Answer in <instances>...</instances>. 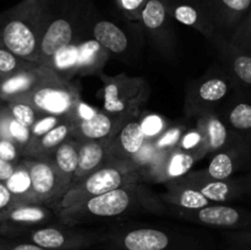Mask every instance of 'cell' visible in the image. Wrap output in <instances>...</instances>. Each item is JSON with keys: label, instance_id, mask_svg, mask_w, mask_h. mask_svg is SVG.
Wrapping results in <instances>:
<instances>
[{"label": "cell", "instance_id": "1", "mask_svg": "<svg viewBox=\"0 0 251 250\" xmlns=\"http://www.w3.org/2000/svg\"><path fill=\"white\" fill-rule=\"evenodd\" d=\"M164 212H167L166 203L161 196H157L139 183L122 186L55 211L58 220L71 227L98 221L120 220L145 213L161 215Z\"/></svg>", "mask_w": 251, "mask_h": 250}, {"label": "cell", "instance_id": "2", "mask_svg": "<svg viewBox=\"0 0 251 250\" xmlns=\"http://www.w3.org/2000/svg\"><path fill=\"white\" fill-rule=\"evenodd\" d=\"M54 4L55 0H22L2 12L0 44L20 58L38 64L39 44Z\"/></svg>", "mask_w": 251, "mask_h": 250}, {"label": "cell", "instance_id": "3", "mask_svg": "<svg viewBox=\"0 0 251 250\" xmlns=\"http://www.w3.org/2000/svg\"><path fill=\"white\" fill-rule=\"evenodd\" d=\"M105 250H216L205 235L154 225H119L105 232Z\"/></svg>", "mask_w": 251, "mask_h": 250}, {"label": "cell", "instance_id": "4", "mask_svg": "<svg viewBox=\"0 0 251 250\" xmlns=\"http://www.w3.org/2000/svg\"><path fill=\"white\" fill-rule=\"evenodd\" d=\"M91 0H55L50 20L39 44L38 64L47 66L59 50L91 38Z\"/></svg>", "mask_w": 251, "mask_h": 250}, {"label": "cell", "instance_id": "5", "mask_svg": "<svg viewBox=\"0 0 251 250\" xmlns=\"http://www.w3.org/2000/svg\"><path fill=\"white\" fill-rule=\"evenodd\" d=\"M20 100L28 102L41 115H55L70 123L76 120L82 103L77 85L46 66H42L41 78L33 90Z\"/></svg>", "mask_w": 251, "mask_h": 250}, {"label": "cell", "instance_id": "6", "mask_svg": "<svg viewBox=\"0 0 251 250\" xmlns=\"http://www.w3.org/2000/svg\"><path fill=\"white\" fill-rule=\"evenodd\" d=\"M139 178L140 171L134 163L113 159L82 180L74 183L60 201L54 206V211L69 207L129 184L139 183Z\"/></svg>", "mask_w": 251, "mask_h": 250}, {"label": "cell", "instance_id": "7", "mask_svg": "<svg viewBox=\"0 0 251 250\" xmlns=\"http://www.w3.org/2000/svg\"><path fill=\"white\" fill-rule=\"evenodd\" d=\"M103 82V110L117 119H136L150 96V87L141 77L119 74L108 76L100 74Z\"/></svg>", "mask_w": 251, "mask_h": 250}, {"label": "cell", "instance_id": "8", "mask_svg": "<svg viewBox=\"0 0 251 250\" xmlns=\"http://www.w3.org/2000/svg\"><path fill=\"white\" fill-rule=\"evenodd\" d=\"M48 250H86L104 243L105 232L77 229L66 225H42L24 230L15 237Z\"/></svg>", "mask_w": 251, "mask_h": 250}, {"label": "cell", "instance_id": "9", "mask_svg": "<svg viewBox=\"0 0 251 250\" xmlns=\"http://www.w3.org/2000/svg\"><path fill=\"white\" fill-rule=\"evenodd\" d=\"M234 92V85L225 70L201 77L188 88L185 96V113L196 117L207 112H218L225 100Z\"/></svg>", "mask_w": 251, "mask_h": 250}, {"label": "cell", "instance_id": "10", "mask_svg": "<svg viewBox=\"0 0 251 250\" xmlns=\"http://www.w3.org/2000/svg\"><path fill=\"white\" fill-rule=\"evenodd\" d=\"M22 161L31 175L32 190L36 201L53 208L73 185V179L60 172L50 158L24 157Z\"/></svg>", "mask_w": 251, "mask_h": 250}, {"label": "cell", "instance_id": "11", "mask_svg": "<svg viewBox=\"0 0 251 250\" xmlns=\"http://www.w3.org/2000/svg\"><path fill=\"white\" fill-rule=\"evenodd\" d=\"M139 24L162 55L169 58L176 53V33L168 0H147Z\"/></svg>", "mask_w": 251, "mask_h": 250}, {"label": "cell", "instance_id": "12", "mask_svg": "<svg viewBox=\"0 0 251 250\" xmlns=\"http://www.w3.org/2000/svg\"><path fill=\"white\" fill-rule=\"evenodd\" d=\"M174 216L188 222L220 228L223 230H239L251 228V211L234 206L211 203L196 210L176 208Z\"/></svg>", "mask_w": 251, "mask_h": 250}, {"label": "cell", "instance_id": "13", "mask_svg": "<svg viewBox=\"0 0 251 250\" xmlns=\"http://www.w3.org/2000/svg\"><path fill=\"white\" fill-rule=\"evenodd\" d=\"M90 34L107 50L110 56L129 61L136 55V37L132 32L123 28L112 20L98 16L93 11L90 25Z\"/></svg>", "mask_w": 251, "mask_h": 250}, {"label": "cell", "instance_id": "14", "mask_svg": "<svg viewBox=\"0 0 251 250\" xmlns=\"http://www.w3.org/2000/svg\"><path fill=\"white\" fill-rule=\"evenodd\" d=\"M54 215L55 211L43 203H15L0 217V235L12 238L24 230L47 225Z\"/></svg>", "mask_w": 251, "mask_h": 250}, {"label": "cell", "instance_id": "15", "mask_svg": "<svg viewBox=\"0 0 251 250\" xmlns=\"http://www.w3.org/2000/svg\"><path fill=\"white\" fill-rule=\"evenodd\" d=\"M125 123L126 122L112 117L104 110L100 112L93 109L82 102L77 118L73 123L71 137L76 140H108L113 137Z\"/></svg>", "mask_w": 251, "mask_h": 250}, {"label": "cell", "instance_id": "16", "mask_svg": "<svg viewBox=\"0 0 251 250\" xmlns=\"http://www.w3.org/2000/svg\"><path fill=\"white\" fill-rule=\"evenodd\" d=\"M212 46L218 53L223 70L234 85V91L251 95V54L234 48L225 36L213 39Z\"/></svg>", "mask_w": 251, "mask_h": 250}, {"label": "cell", "instance_id": "17", "mask_svg": "<svg viewBox=\"0 0 251 250\" xmlns=\"http://www.w3.org/2000/svg\"><path fill=\"white\" fill-rule=\"evenodd\" d=\"M176 181L196 189L213 203L230 202V201L238 200L242 196L247 195L243 178H229L225 179V180H218V179L210 178L201 171H199L188 173L183 178L176 179Z\"/></svg>", "mask_w": 251, "mask_h": 250}, {"label": "cell", "instance_id": "18", "mask_svg": "<svg viewBox=\"0 0 251 250\" xmlns=\"http://www.w3.org/2000/svg\"><path fill=\"white\" fill-rule=\"evenodd\" d=\"M168 7L174 21L196 29L210 42L222 36L201 0H168Z\"/></svg>", "mask_w": 251, "mask_h": 250}, {"label": "cell", "instance_id": "19", "mask_svg": "<svg viewBox=\"0 0 251 250\" xmlns=\"http://www.w3.org/2000/svg\"><path fill=\"white\" fill-rule=\"evenodd\" d=\"M205 156L202 152H188L176 147L164 152L161 159L146 174L158 183L176 180L185 176L195 162Z\"/></svg>", "mask_w": 251, "mask_h": 250}, {"label": "cell", "instance_id": "20", "mask_svg": "<svg viewBox=\"0 0 251 250\" xmlns=\"http://www.w3.org/2000/svg\"><path fill=\"white\" fill-rule=\"evenodd\" d=\"M213 25L227 38L251 10V0H201Z\"/></svg>", "mask_w": 251, "mask_h": 250}, {"label": "cell", "instance_id": "21", "mask_svg": "<svg viewBox=\"0 0 251 250\" xmlns=\"http://www.w3.org/2000/svg\"><path fill=\"white\" fill-rule=\"evenodd\" d=\"M196 127L202 134L207 153L217 152L220 150L226 149L229 145L244 140L243 135L230 131L223 118L221 117V114H218V112H207L199 115Z\"/></svg>", "mask_w": 251, "mask_h": 250}, {"label": "cell", "instance_id": "22", "mask_svg": "<svg viewBox=\"0 0 251 250\" xmlns=\"http://www.w3.org/2000/svg\"><path fill=\"white\" fill-rule=\"evenodd\" d=\"M113 159L110 139L78 140V166L74 174L73 184L82 180Z\"/></svg>", "mask_w": 251, "mask_h": 250}, {"label": "cell", "instance_id": "23", "mask_svg": "<svg viewBox=\"0 0 251 250\" xmlns=\"http://www.w3.org/2000/svg\"><path fill=\"white\" fill-rule=\"evenodd\" d=\"M110 141L113 158L132 163L134 157L146 144L147 137L142 130L140 120L131 119L120 126L113 137H110Z\"/></svg>", "mask_w": 251, "mask_h": 250}, {"label": "cell", "instance_id": "24", "mask_svg": "<svg viewBox=\"0 0 251 250\" xmlns=\"http://www.w3.org/2000/svg\"><path fill=\"white\" fill-rule=\"evenodd\" d=\"M109 58L110 55L107 50L92 37L75 44V59L71 70V77L76 75H100Z\"/></svg>", "mask_w": 251, "mask_h": 250}, {"label": "cell", "instance_id": "25", "mask_svg": "<svg viewBox=\"0 0 251 250\" xmlns=\"http://www.w3.org/2000/svg\"><path fill=\"white\" fill-rule=\"evenodd\" d=\"M221 117L232 131L239 135L251 132V95L233 92L227 104L221 108Z\"/></svg>", "mask_w": 251, "mask_h": 250}, {"label": "cell", "instance_id": "26", "mask_svg": "<svg viewBox=\"0 0 251 250\" xmlns=\"http://www.w3.org/2000/svg\"><path fill=\"white\" fill-rule=\"evenodd\" d=\"M42 75V66L19 71L0 78V102L20 100L33 90Z\"/></svg>", "mask_w": 251, "mask_h": 250}, {"label": "cell", "instance_id": "27", "mask_svg": "<svg viewBox=\"0 0 251 250\" xmlns=\"http://www.w3.org/2000/svg\"><path fill=\"white\" fill-rule=\"evenodd\" d=\"M73 123L63 122L37 139L31 140L28 146L22 152V157L27 158H50L54 152L64 141L71 137Z\"/></svg>", "mask_w": 251, "mask_h": 250}, {"label": "cell", "instance_id": "28", "mask_svg": "<svg viewBox=\"0 0 251 250\" xmlns=\"http://www.w3.org/2000/svg\"><path fill=\"white\" fill-rule=\"evenodd\" d=\"M166 186L167 193L161 196L163 202L176 206L181 210H196L213 203L199 190L184 185L176 180L168 181L166 183Z\"/></svg>", "mask_w": 251, "mask_h": 250}, {"label": "cell", "instance_id": "29", "mask_svg": "<svg viewBox=\"0 0 251 250\" xmlns=\"http://www.w3.org/2000/svg\"><path fill=\"white\" fill-rule=\"evenodd\" d=\"M0 137L11 140L20 147L21 152L25 151L32 139L31 129L20 124L10 114L5 104L0 107Z\"/></svg>", "mask_w": 251, "mask_h": 250}, {"label": "cell", "instance_id": "30", "mask_svg": "<svg viewBox=\"0 0 251 250\" xmlns=\"http://www.w3.org/2000/svg\"><path fill=\"white\" fill-rule=\"evenodd\" d=\"M5 185L10 190L15 199V203L34 202L38 203L34 199L33 190H32V181L29 172L27 169L24 161H20L15 169L14 174L5 181Z\"/></svg>", "mask_w": 251, "mask_h": 250}, {"label": "cell", "instance_id": "31", "mask_svg": "<svg viewBox=\"0 0 251 250\" xmlns=\"http://www.w3.org/2000/svg\"><path fill=\"white\" fill-rule=\"evenodd\" d=\"M50 159L60 172L73 179L78 166V140L69 137L58 147Z\"/></svg>", "mask_w": 251, "mask_h": 250}, {"label": "cell", "instance_id": "32", "mask_svg": "<svg viewBox=\"0 0 251 250\" xmlns=\"http://www.w3.org/2000/svg\"><path fill=\"white\" fill-rule=\"evenodd\" d=\"M36 66H38V64L31 63V61L20 58L16 54H14L11 50L0 44V75L1 76L11 75V74L28 70V69L36 68Z\"/></svg>", "mask_w": 251, "mask_h": 250}, {"label": "cell", "instance_id": "33", "mask_svg": "<svg viewBox=\"0 0 251 250\" xmlns=\"http://www.w3.org/2000/svg\"><path fill=\"white\" fill-rule=\"evenodd\" d=\"M227 39L234 48L251 54V10L240 21L237 28L227 37Z\"/></svg>", "mask_w": 251, "mask_h": 250}, {"label": "cell", "instance_id": "34", "mask_svg": "<svg viewBox=\"0 0 251 250\" xmlns=\"http://www.w3.org/2000/svg\"><path fill=\"white\" fill-rule=\"evenodd\" d=\"M6 109L9 110L10 114L25 126L31 129L32 125L36 123V120L39 118V113L29 104L28 102L24 100H11V102L4 103Z\"/></svg>", "mask_w": 251, "mask_h": 250}, {"label": "cell", "instance_id": "35", "mask_svg": "<svg viewBox=\"0 0 251 250\" xmlns=\"http://www.w3.org/2000/svg\"><path fill=\"white\" fill-rule=\"evenodd\" d=\"M221 250H251V228L223 230Z\"/></svg>", "mask_w": 251, "mask_h": 250}, {"label": "cell", "instance_id": "36", "mask_svg": "<svg viewBox=\"0 0 251 250\" xmlns=\"http://www.w3.org/2000/svg\"><path fill=\"white\" fill-rule=\"evenodd\" d=\"M183 126L167 127L158 137L152 140L154 146L161 151H169L179 146L181 137H183Z\"/></svg>", "mask_w": 251, "mask_h": 250}, {"label": "cell", "instance_id": "37", "mask_svg": "<svg viewBox=\"0 0 251 250\" xmlns=\"http://www.w3.org/2000/svg\"><path fill=\"white\" fill-rule=\"evenodd\" d=\"M178 147L188 152H202L203 154H208L206 151L202 134L198 127L190 130V131H186L181 137Z\"/></svg>", "mask_w": 251, "mask_h": 250}, {"label": "cell", "instance_id": "38", "mask_svg": "<svg viewBox=\"0 0 251 250\" xmlns=\"http://www.w3.org/2000/svg\"><path fill=\"white\" fill-rule=\"evenodd\" d=\"M142 130L146 135L147 140H153L158 137L167 129L166 120L158 114H149L140 120Z\"/></svg>", "mask_w": 251, "mask_h": 250}, {"label": "cell", "instance_id": "39", "mask_svg": "<svg viewBox=\"0 0 251 250\" xmlns=\"http://www.w3.org/2000/svg\"><path fill=\"white\" fill-rule=\"evenodd\" d=\"M147 0H115L119 11L132 22H140L141 12Z\"/></svg>", "mask_w": 251, "mask_h": 250}, {"label": "cell", "instance_id": "40", "mask_svg": "<svg viewBox=\"0 0 251 250\" xmlns=\"http://www.w3.org/2000/svg\"><path fill=\"white\" fill-rule=\"evenodd\" d=\"M63 122H66V120L61 119V118L59 117H55V115H39L38 119L36 120V123H34L31 127V140L37 139V137L42 136V135H44L46 132L50 131L51 129L58 126V125L61 124Z\"/></svg>", "mask_w": 251, "mask_h": 250}, {"label": "cell", "instance_id": "41", "mask_svg": "<svg viewBox=\"0 0 251 250\" xmlns=\"http://www.w3.org/2000/svg\"><path fill=\"white\" fill-rule=\"evenodd\" d=\"M22 157V152L20 147L11 140L0 137V158L5 159L11 163H20Z\"/></svg>", "mask_w": 251, "mask_h": 250}, {"label": "cell", "instance_id": "42", "mask_svg": "<svg viewBox=\"0 0 251 250\" xmlns=\"http://www.w3.org/2000/svg\"><path fill=\"white\" fill-rule=\"evenodd\" d=\"M0 250H48L34 243L17 238H6L0 235Z\"/></svg>", "mask_w": 251, "mask_h": 250}, {"label": "cell", "instance_id": "43", "mask_svg": "<svg viewBox=\"0 0 251 250\" xmlns=\"http://www.w3.org/2000/svg\"><path fill=\"white\" fill-rule=\"evenodd\" d=\"M15 205V199L5 183L0 181V217Z\"/></svg>", "mask_w": 251, "mask_h": 250}, {"label": "cell", "instance_id": "44", "mask_svg": "<svg viewBox=\"0 0 251 250\" xmlns=\"http://www.w3.org/2000/svg\"><path fill=\"white\" fill-rule=\"evenodd\" d=\"M17 164L11 163V162H7L5 161V159L0 158V181H1V183H5V181H6L7 179L14 174Z\"/></svg>", "mask_w": 251, "mask_h": 250}, {"label": "cell", "instance_id": "45", "mask_svg": "<svg viewBox=\"0 0 251 250\" xmlns=\"http://www.w3.org/2000/svg\"><path fill=\"white\" fill-rule=\"evenodd\" d=\"M243 180H244L245 184V190H247V195H251V169L249 173L245 176H243Z\"/></svg>", "mask_w": 251, "mask_h": 250}, {"label": "cell", "instance_id": "46", "mask_svg": "<svg viewBox=\"0 0 251 250\" xmlns=\"http://www.w3.org/2000/svg\"><path fill=\"white\" fill-rule=\"evenodd\" d=\"M244 139H245V141H247L248 144H249L251 146V132H249V134H247V135H244Z\"/></svg>", "mask_w": 251, "mask_h": 250}, {"label": "cell", "instance_id": "47", "mask_svg": "<svg viewBox=\"0 0 251 250\" xmlns=\"http://www.w3.org/2000/svg\"><path fill=\"white\" fill-rule=\"evenodd\" d=\"M2 19H4V16H2V12H0V37H1V28H2Z\"/></svg>", "mask_w": 251, "mask_h": 250}, {"label": "cell", "instance_id": "48", "mask_svg": "<svg viewBox=\"0 0 251 250\" xmlns=\"http://www.w3.org/2000/svg\"><path fill=\"white\" fill-rule=\"evenodd\" d=\"M1 77H2V76H1V75H0V78H1Z\"/></svg>", "mask_w": 251, "mask_h": 250}, {"label": "cell", "instance_id": "49", "mask_svg": "<svg viewBox=\"0 0 251 250\" xmlns=\"http://www.w3.org/2000/svg\"><path fill=\"white\" fill-rule=\"evenodd\" d=\"M104 250H105V249H104Z\"/></svg>", "mask_w": 251, "mask_h": 250}]
</instances>
